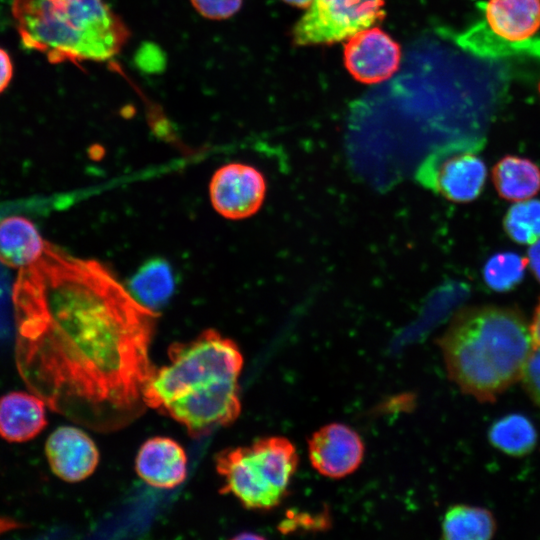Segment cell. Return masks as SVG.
I'll return each mask as SVG.
<instances>
[{
  "mask_svg": "<svg viewBox=\"0 0 540 540\" xmlns=\"http://www.w3.org/2000/svg\"><path fill=\"white\" fill-rule=\"evenodd\" d=\"M520 381L530 399L540 407V347H534Z\"/></svg>",
  "mask_w": 540,
  "mask_h": 540,
  "instance_id": "23",
  "label": "cell"
},
{
  "mask_svg": "<svg viewBox=\"0 0 540 540\" xmlns=\"http://www.w3.org/2000/svg\"><path fill=\"white\" fill-rule=\"evenodd\" d=\"M531 337L535 347H540V300L534 311L531 323L529 324Z\"/></svg>",
  "mask_w": 540,
  "mask_h": 540,
  "instance_id": "26",
  "label": "cell"
},
{
  "mask_svg": "<svg viewBox=\"0 0 540 540\" xmlns=\"http://www.w3.org/2000/svg\"><path fill=\"white\" fill-rule=\"evenodd\" d=\"M209 193L212 206L220 215L232 220L245 219L262 206L266 181L253 166L229 163L214 173Z\"/></svg>",
  "mask_w": 540,
  "mask_h": 540,
  "instance_id": "8",
  "label": "cell"
},
{
  "mask_svg": "<svg viewBox=\"0 0 540 540\" xmlns=\"http://www.w3.org/2000/svg\"><path fill=\"white\" fill-rule=\"evenodd\" d=\"M449 378L481 402L520 381L534 349L520 311L492 305L462 308L438 339Z\"/></svg>",
  "mask_w": 540,
  "mask_h": 540,
  "instance_id": "3",
  "label": "cell"
},
{
  "mask_svg": "<svg viewBox=\"0 0 540 540\" xmlns=\"http://www.w3.org/2000/svg\"><path fill=\"white\" fill-rule=\"evenodd\" d=\"M492 180L500 197L522 201L540 191V168L530 159L508 155L493 167Z\"/></svg>",
  "mask_w": 540,
  "mask_h": 540,
  "instance_id": "16",
  "label": "cell"
},
{
  "mask_svg": "<svg viewBox=\"0 0 540 540\" xmlns=\"http://www.w3.org/2000/svg\"><path fill=\"white\" fill-rule=\"evenodd\" d=\"M13 77V64L8 53L0 48V93L9 85Z\"/></svg>",
  "mask_w": 540,
  "mask_h": 540,
  "instance_id": "24",
  "label": "cell"
},
{
  "mask_svg": "<svg viewBox=\"0 0 540 540\" xmlns=\"http://www.w3.org/2000/svg\"><path fill=\"white\" fill-rule=\"evenodd\" d=\"M401 49L378 27L364 29L348 38L344 63L359 82L376 84L390 78L398 69Z\"/></svg>",
  "mask_w": 540,
  "mask_h": 540,
  "instance_id": "9",
  "label": "cell"
},
{
  "mask_svg": "<svg viewBox=\"0 0 540 540\" xmlns=\"http://www.w3.org/2000/svg\"><path fill=\"white\" fill-rule=\"evenodd\" d=\"M11 13L22 44L52 64L110 60L131 37L104 0H13Z\"/></svg>",
  "mask_w": 540,
  "mask_h": 540,
  "instance_id": "4",
  "label": "cell"
},
{
  "mask_svg": "<svg viewBox=\"0 0 540 540\" xmlns=\"http://www.w3.org/2000/svg\"><path fill=\"white\" fill-rule=\"evenodd\" d=\"M487 168L476 149L452 144L430 155L417 179L428 189L455 203L476 199L483 190Z\"/></svg>",
  "mask_w": 540,
  "mask_h": 540,
  "instance_id": "7",
  "label": "cell"
},
{
  "mask_svg": "<svg viewBox=\"0 0 540 540\" xmlns=\"http://www.w3.org/2000/svg\"><path fill=\"white\" fill-rule=\"evenodd\" d=\"M493 447L513 457L529 454L537 443V430L533 422L520 413H511L493 422L488 430Z\"/></svg>",
  "mask_w": 540,
  "mask_h": 540,
  "instance_id": "18",
  "label": "cell"
},
{
  "mask_svg": "<svg viewBox=\"0 0 540 540\" xmlns=\"http://www.w3.org/2000/svg\"><path fill=\"white\" fill-rule=\"evenodd\" d=\"M45 244L30 220L11 216L0 221V261L6 266L22 268L35 262Z\"/></svg>",
  "mask_w": 540,
  "mask_h": 540,
  "instance_id": "15",
  "label": "cell"
},
{
  "mask_svg": "<svg viewBox=\"0 0 540 540\" xmlns=\"http://www.w3.org/2000/svg\"><path fill=\"white\" fill-rule=\"evenodd\" d=\"M168 358L169 364L154 369L146 383L144 404L181 423L192 436L238 418L243 357L232 340L208 329L189 342L172 343Z\"/></svg>",
  "mask_w": 540,
  "mask_h": 540,
  "instance_id": "2",
  "label": "cell"
},
{
  "mask_svg": "<svg viewBox=\"0 0 540 540\" xmlns=\"http://www.w3.org/2000/svg\"><path fill=\"white\" fill-rule=\"evenodd\" d=\"M45 455L52 472L63 481L74 483L89 477L99 462L94 441L72 426L55 429L45 444Z\"/></svg>",
  "mask_w": 540,
  "mask_h": 540,
  "instance_id": "11",
  "label": "cell"
},
{
  "mask_svg": "<svg viewBox=\"0 0 540 540\" xmlns=\"http://www.w3.org/2000/svg\"><path fill=\"white\" fill-rule=\"evenodd\" d=\"M527 265V258L516 253H497L484 266V280L495 291L510 290L522 280Z\"/></svg>",
  "mask_w": 540,
  "mask_h": 540,
  "instance_id": "21",
  "label": "cell"
},
{
  "mask_svg": "<svg viewBox=\"0 0 540 540\" xmlns=\"http://www.w3.org/2000/svg\"><path fill=\"white\" fill-rule=\"evenodd\" d=\"M45 402L24 391L0 397V437L22 443L35 438L47 425Z\"/></svg>",
  "mask_w": 540,
  "mask_h": 540,
  "instance_id": "13",
  "label": "cell"
},
{
  "mask_svg": "<svg viewBox=\"0 0 540 540\" xmlns=\"http://www.w3.org/2000/svg\"><path fill=\"white\" fill-rule=\"evenodd\" d=\"M527 260L535 277L540 281V239L531 244Z\"/></svg>",
  "mask_w": 540,
  "mask_h": 540,
  "instance_id": "25",
  "label": "cell"
},
{
  "mask_svg": "<svg viewBox=\"0 0 540 540\" xmlns=\"http://www.w3.org/2000/svg\"><path fill=\"white\" fill-rule=\"evenodd\" d=\"M215 462L224 479L221 493L234 495L247 509L269 510L285 497L298 455L287 438L273 436L247 447L223 450Z\"/></svg>",
  "mask_w": 540,
  "mask_h": 540,
  "instance_id": "5",
  "label": "cell"
},
{
  "mask_svg": "<svg viewBox=\"0 0 540 540\" xmlns=\"http://www.w3.org/2000/svg\"><path fill=\"white\" fill-rule=\"evenodd\" d=\"M507 235L519 244H533L540 239V200L526 199L512 205L504 217Z\"/></svg>",
  "mask_w": 540,
  "mask_h": 540,
  "instance_id": "20",
  "label": "cell"
},
{
  "mask_svg": "<svg viewBox=\"0 0 540 540\" xmlns=\"http://www.w3.org/2000/svg\"><path fill=\"white\" fill-rule=\"evenodd\" d=\"M136 471L147 484L162 489L180 485L187 475V456L182 446L169 437L146 440L136 457Z\"/></svg>",
  "mask_w": 540,
  "mask_h": 540,
  "instance_id": "12",
  "label": "cell"
},
{
  "mask_svg": "<svg viewBox=\"0 0 540 540\" xmlns=\"http://www.w3.org/2000/svg\"><path fill=\"white\" fill-rule=\"evenodd\" d=\"M313 468L321 475L339 479L353 473L362 463L364 444L359 434L342 423H330L308 440Z\"/></svg>",
  "mask_w": 540,
  "mask_h": 540,
  "instance_id": "10",
  "label": "cell"
},
{
  "mask_svg": "<svg viewBox=\"0 0 540 540\" xmlns=\"http://www.w3.org/2000/svg\"><path fill=\"white\" fill-rule=\"evenodd\" d=\"M384 0H313L292 30L299 46L332 44L370 28L385 16Z\"/></svg>",
  "mask_w": 540,
  "mask_h": 540,
  "instance_id": "6",
  "label": "cell"
},
{
  "mask_svg": "<svg viewBox=\"0 0 540 540\" xmlns=\"http://www.w3.org/2000/svg\"><path fill=\"white\" fill-rule=\"evenodd\" d=\"M18 526V523L14 522L13 520L0 517V534Z\"/></svg>",
  "mask_w": 540,
  "mask_h": 540,
  "instance_id": "27",
  "label": "cell"
},
{
  "mask_svg": "<svg viewBox=\"0 0 540 540\" xmlns=\"http://www.w3.org/2000/svg\"><path fill=\"white\" fill-rule=\"evenodd\" d=\"M12 299L21 371L50 408L128 411L142 401L157 315L102 264L46 242L20 269Z\"/></svg>",
  "mask_w": 540,
  "mask_h": 540,
  "instance_id": "1",
  "label": "cell"
},
{
  "mask_svg": "<svg viewBox=\"0 0 540 540\" xmlns=\"http://www.w3.org/2000/svg\"><path fill=\"white\" fill-rule=\"evenodd\" d=\"M497 530L492 512L486 508L457 504L444 514L442 537L447 540H488Z\"/></svg>",
  "mask_w": 540,
  "mask_h": 540,
  "instance_id": "17",
  "label": "cell"
},
{
  "mask_svg": "<svg viewBox=\"0 0 540 540\" xmlns=\"http://www.w3.org/2000/svg\"><path fill=\"white\" fill-rule=\"evenodd\" d=\"M284 2L301 8H307L310 6L313 0H283Z\"/></svg>",
  "mask_w": 540,
  "mask_h": 540,
  "instance_id": "28",
  "label": "cell"
},
{
  "mask_svg": "<svg viewBox=\"0 0 540 540\" xmlns=\"http://www.w3.org/2000/svg\"><path fill=\"white\" fill-rule=\"evenodd\" d=\"M174 288V278L169 264L161 259L146 262L130 281L133 297L153 310L169 299Z\"/></svg>",
  "mask_w": 540,
  "mask_h": 540,
  "instance_id": "19",
  "label": "cell"
},
{
  "mask_svg": "<svg viewBox=\"0 0 540 540\" xmlns=\"http://www.w3.org/2000/svg\"><path fill=\"white\" fill-rule=\"evenodd\" d=\"M484 13L492 34L505 42L527 41L540 28V0H488Z\"/></svg>",
  "mask_w": 540,
  "mask_h": 540,
  "instance_id": "14",
  "label": "cell"
},
{
  "mask_svg": "<svg viewBox=\"0 0 540 540\" xmlns=\"http://www.w3.org/2000/svg\"><path fill=\"white\" fill-rule=\"evenodd\" d=\"M190 3L202 17L221 21L235 15L241 9L243 0H190Z\"/></svg>",
  "mask_w": 540,
  "mask_h": 540,
  "instance_id": "22",
  "label": "cell"
}]
</instances>
